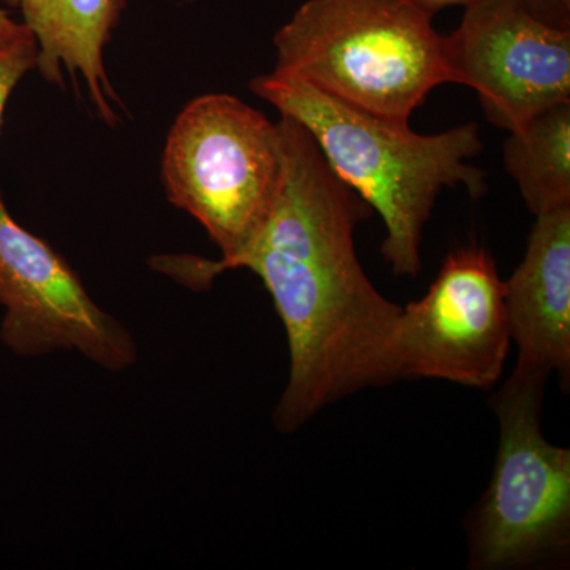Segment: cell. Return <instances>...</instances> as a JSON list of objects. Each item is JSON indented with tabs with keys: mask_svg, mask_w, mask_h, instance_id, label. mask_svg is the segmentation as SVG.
Returning a JSON list of instances; mask_svg holds the SVG:
<instances>
[{
	"mask_svg": "<svg viewBox=\"0 0 570 570\" xmlns=\"http://www.w3.org/2000/svg\"><path fill=\"white\" fill-rule=\"evenodd\" d=\"M283 176L268 216L228 262L164 255L160 272L205 291L228 269L261 277L287 335L291 374L275 411L283 433L352 393L397 381L401 309L371 283L355 253V228L371 206L326 164L309 132L277 121Z\"/></svg>",
	"mask_w": 570,
	"mask_h": 570,
	"instance_id": "6da1fadb",
	"label": "cell"
},
{
	"mask_svg": "<svg viewBox=\"0 0 570 570\" xmlns=\"http://www.w3.org/2000/svg\"><path fill=\"white\" fill-rule=\"evenodd\" d=\"M249 88L302 124L330 168L379 213L393 275H419L423 227L442 189L463 186L472 198L489 189L485 171L471 164L483 149L478 122L420 135L409 121L358 110L288 75H261Z\"/></svg>",
	"mask_w": 570,
	"mask_h": 570,
	"instance_id": "7a4b0ae2",
	"label": "cell"
},
{
	"mask_svg": "<svg viewBox=\"0 0 570 570\" xmlns=\"http://www.w3.org/2000/svg\"><path fill=\"white\" fill-rule=\"evenodd\" d=\"M273 43L276 73L396 121L450 82L445 37L412 0H306Z\"/></svg>",
	"mask_w": 570,
	"mask_h": 570,
	"instance_id": "3957f363",
	"label": "cell"
},
{
	"mask_svg": "<svg viewBox=\"0 0 570 570\" xmlns=\"http://www.w3.org/2000/svg\"><path fill=\"white\" fill-rule=\"evenodd\" d=\"M283 176L277 122L230 94H205L175 119L163 156L168 200L195 217L228 262L268 216Z\"/></svg>",
	"mask_w": 570,
	"mask_h": 570,
	"instance_id": "277c9868",
	"label": "cell"
},
{
	"mask_svg": "<svg viewBox=\"0 0 570 570\" xmlns=\"http://www.w3.org/2000/svg\"><path fill=\"white\" fill-rule=\"evenodd\" d=\"M546 376L513 370L491 401L497 464L471 524V569H513L561 554L570 542V450L542 433Z\"/></svg>",
	"mask_w": 570,
	"mask_h": 570,
	"instance_id": "5b68a950",
	"label": "cell"
},
{
	"mask_svg": "<svg viewBox=\"0 0 570 570\" xmlns=\"http://www.w3.org/2000/svg\"><path fill=\"white\" fill-rule=\"evenodd\" d=\"M510 341L504 281L493 257L475 243L456 247L426 294L401 309L397 377L489 390L502 376Z\"/></svg>",
	"mask_w": 570,
	"mask_h": 570,
	"instance_id": "8992f818",
	"label": "cell"
},
{
	"mask_svg": "<svg viewBox=\"0 0 570 570\" xmlns=\"http://www.w3.org/2000/svg\"><path fill=\"white\" fill-rule=\"evenodd\" d=\"M0 340L14 354L75 351L110 371L137 360L134 337L96 305L80 277L47 242L11 216L0 189Z\"/></svg>",
	"mask_w": 570,
	"mask_h": 570,
	"instance_id": "52a82bcc",
	"label": "cell"
},
{
	"mask_svg": "<svg viewBox=\"0 0 570 570\" xmlns=\"http://www.w3.org/2000/svg\"><path fill=\"white\" fill-rule=\"evenodd\" d=\"M449 81L478 92L498 129H519L538 112L570 102V29L532 17L520 0H478L445 37Z\"/></svg>",
	"mask_w": 570,
	"mask_h": 570,
	"instance_id": "ba28073f",
	"label": "cell"
},
{
	"mask_svg": "<svg viewBox=\"0 0 570 570\" xmlns=\"http://www.w3.org/2000/svg\"><path fill=\"white\" fill-rule=\"evenodd\" d=\"M527 254L504 283L517 370L570 379V206L540 214Z\"/></svg>",
	"mask_w": 570,
	"mask_h": 570,
	"instance_id": "9c48e42d",
	"label": "cell"
},
{
	"mask_svg": "<svg viewBox=\"0 0 570 570\" xmlns=\"http://www.w3.org/2000/svg\"><path fill=\"white\" fill-rule=\"evenodd\" d=\"M20 11L37 41V66L45 81L63 86V71L80 77L94 110L107 126L119 124L124 108L105 67V48L121 22L127 0H2Z\"/></svg>",
	"mask_w": 570,
	"mask_h": 570,
	"instance_id": "30bf717a",
	"label": "cell"
},
{
	"mask_svg": "<svg viewBox=\"0 0 570 570\" xmlns=\"http://www.w3.org/2000/svg\"><path fill=\"white\" fill-rule=\"evenodd\" d=\"M502 154L534 216L570 206V102L547 108L509 132Z\"/></svg>",
	"mask_w": 570,
	"mask_h": 570,
	"instance_id": "8fae6325",
	"label": "cell"
},
{
	"mask_svg": "<svg viewBox=\"0 0 570 570\" xmlns=\"http://www.w3.org/2000/svg\"><path fill=\"white\" fill-rule=\"evenodd\" d=\"M37 52L39 47L31 31L9 43L0 45V129L11 94L26 73L36 69Z\"/></svg>",
	"mask_w": 570,
	"mask_h": 570,
	"instance_id": "7c38bea8",
	"label": "cell"
},
{
	"mask_svg": "<svg viewBox=\"0 0 570 570\" xmlns=\"http://www.w3.org/2000/svg\"><path fill=\"white\" fill-rule=\"evenodd\" d=\"M532 17L558 29H570V0H520Z\"/></svg>",
	"mask_w": 570,
	"mask_h": 570,
	"instance_id": "4fadbf2b",
	"label": "cell"
},
{
	"mask_svg": "<svg viewBox=\"0 0 570 570\" xmlns=\"http://www.w3.org/2000/svg\"><path fill=\"white\" fill-rule=\"evenodd\" d=\"M28 31L29 29L22 22L11 20L9 11L0 7V45L9 43Z\"/></svg>",
	"mask_w": 570,
	"mask_h": 570,
	"instance_id": "5bb4252c",
	"label": "cell"
},
{
	"mask_svg": "<svg viewBox=\"0 0 570 570\" xmlns=\"http://www.w3.org/2000/svg\"><path fill=\"white\" fill-rule=\"evenodd\" d=\"M412 2L426 11L430 17H434L439 11L449 9V7H464L466 9L468 6L478 2V0H412Z\"/></svg>",
	"mask_w": 570,
	"mask_h": 570,
	"instance_id": "9a60e30c",
	"label": "cell"
}]
</instances>
